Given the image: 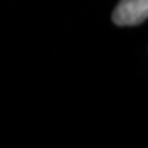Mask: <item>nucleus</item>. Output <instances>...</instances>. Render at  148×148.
<instances>
[{"mask_svg": "<svg viewBox=\"0 0 148 148\" xmlns=\"http://www.w3.org/2000/svg\"><path fill=\"white\" fill-rule=\"evenodd\" d=\"M148 18V0H120L112 12L117 27H138Z\"/></svg>", "mask_w": 148, "mask_h": 148, "instance_id": "nucleus-1", "label": "nucleus"}]
</instances>
